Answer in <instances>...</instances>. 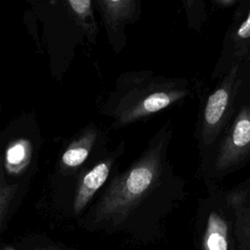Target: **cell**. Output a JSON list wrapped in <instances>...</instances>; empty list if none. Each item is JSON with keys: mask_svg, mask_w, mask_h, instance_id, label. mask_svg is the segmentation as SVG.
Wrapping results in <instances>:
<instances>
[{"mask_svg": "<svg viewBox=\"0 0 250 250\" xmlns=\"http://www.w3.org/2000/svg\"><path fill=\"white\" fill-rule=\"evenodd\" d=\"M71 14L91 43L96 42L98 34V23L94 16V2L91 0H69L67 1Z\"/></svg>", "mask_w": 250, "mask_h": 250, "instance_id": "11", "label": "cell"}, {"mask_svg": "<svg viewBox=\"0 0 250 250\" xmlns=\"http://www.w3.org/2000/svg\"><path fill=\"white\" fill-rule=\"evenodd\" d=\"M173 135V125L166 122L124 170H114L85 219L87 227L137 236L160 230L187 194V182L169 157Z\"/></svg>", "mask_w": 250, "mask_h": 250, "instance_id": "1", "label": "cell"}, {"mask_svg": "<svg viewBox=\"0 0 250 250\" xmlns=\"http://www.w3.org/2000/svg\"><path fill=\"white\" fill-rule=\"evenodd\" d=\"M18 188V185L9 184L6 181L3 165L0 162V225L10 204L16 196Z\"/></svg>", "mask_w": 250, "mask_h": 250, "instance_id": "13", "label": "cell"}, {"mask_svg": "<svg viewBox=\"0 0 250 250\" xmlns=\"http://www.w3.org/2000/svg\"><path fill=\"white\" fill-rule=\"evenodd\" d=\"M182 4L188 28L195 32H201L208 20L207 2L203 0H183Z\"/></svg>", "mask_w": 250, "mask_h": 250, "instance_id": "12", "label": "cell"}, {"mask_svg": "<svg viewBox=\"0 0 250 250\" xmlns=\"http://www.w3.org/2000/svg\"><path fill=\"white\" fill-rule=\"evenodd\" d=\"M125 149L126 143L122 141L112 150L105 152L83 174L73 199L74 214H80L98 190L107 183L114 170L118 168V159L123 156Z\"/></svg>", "mask_w": 250, "mask_h": 250, "instance_id": "8", "label": "cell"}, {"mask_svg": "<svg viewBox=\"0 0 250 250\" xmlns=\"http://www.w3.org/2000/svg\"><path fill=\"white\" fill-rule=\"evenodd\" d=\"M239 0H211L210 4L219 9H228L235 8Z\"/></svg>", "mask_w": 250, "mask_h": 250, "instance_id": "15", "label": "cell"}, {"mask_svg": "<svg viewBox=\"0 0 250 250\" xmlns=\"http://www.w3.org/2000/svg\"><path fill=\"white\" fill-rule=\"evenodd\" d=\"M250 102V63L233 65L202 99L194 129L202 162L239 109Z\"/></svg>", "mask_w": 250, "mask_h": 250, "instance_id": "3", "label": "cell"}, {"mask_svg": "<svg viewBox=\"0 0 250 250\" xmlns=\"http://www.w3.org/2000/svg\"><path fill=\"white\" fill-rule=\"evenodd\" d=\"M2 250H15V249L12 248V247H10V246H6V247H4Z\"/></svg>", "mask_w": 250, "mask_h": 250, "instance_id": "17", "label": "cell"}, {"mask_svg": "<svg viewBox=\"0 0 250 250\" xmlns=\"http://www.w3.org/2000/svg\"><path fill=\"white\" fill-rule=\"evenodd\" d=\"M35 250H64L62 248H58L55 246H49V247H42V248H36Z\"/></svg>", "mask_w": 250, "mask_h": 250, "instance_id": "16", "label": "cell"}, {"mask_svg": "<svg viewBox=\"0 0 250 250\" xmlns=\"http://www.w3.org/2000/svg\"><path fill=\"white\" fill-rule=\"evenodd\" d=\"M192 95L193 87L187 78L149 69L129 70L116 78L102 112L112 120V129H121L182 104Z\"/></svg>", "mask_w": 250, "mask_h": 250, "instance_id": "2", "label": "cell"}, {"mask_svg": "<svg viewBox=\"0 0 250 250\" xmlns=\"http://www.w3.org/2000/svg\"><path fill=\"white\" fill-rule=\"evenodd\" d=\"M227 200L233 213L236 246L238 250H250V175L227 189Z\"/></svg>", "mask_w": 250, "mask_h": 250, "instance_id": "9", "label": "cell"}, {"mask_svg": "<svg viewBox=\"0 0 250 250\" xmlns=\"http://www.w3.org/2000/svg\"><path fill=\"white\" fill-rule=\"evenodd\" d=\"M108 43L113 52L120 54L127 44L126 26L136 23L142 15L139 0H96Z\"/></svg>", "mask_w": 250, "mask_h": 250, "instance_id": "7", "label": "cell"}, {"mask_svg": "<svg viewBox=\"0 0 250 250\" xmlns=\"http://www.w3.org/2000/svg\"><path fill=\"white\" fill-rule=\"evenodd\" d=\"M205 184L206 194L200 198L196 212L200 250H231L236 242L233 213L227 200V189L219 183Z\"/></svg>", "mask_w": 250, "mask_h": 250, "instance_id": "5", "label": "cell"}, {"mask_svg": "<svg viewBox=\"0 0 250 250\" xmlns=\"http://www.w3.org/2000/svg\"><path fill=\"white\" fill-rule=\"evenodd\" d=\"M243 62L250 63V0H239L234 8L211 79L218 80L233 65Z\"/></svg>", "mask_w": 250, "mask_h": 250, "instance_id": "6", "label": "cell"}, {"mask_svg": "<svg viewBox=\"0 0 250 250\" xmlns=\"http://www.w3.org/2000/svg\"><path fill=\"white\" fill-rule=\"evenodd\" d=\"M25 156V149L22 143H19L12 146L7 152V159L10 164H19Z\"/></svg>", "mask_w": 250, "mask_h": 250, "instance_id": "14", "label": "cell"}, {"mask_svg": "<svg viewBox=\"0 0 250 250\" xmlns=\"http://www.w3.org/2000/svg\"><path fill=\"white\" fill-rule=\"evenodd\" d=\"M104 134L98 127L93 124L89 125L63 152L62 156V167L68 170L81 166L91 153L98 148V145L104 143Z\"/></svg>", "mask_w": 250, "mask_h": 250, "instance_id": "10", "label": "cell"}, {"mask_svg": "<svg viewBox=\"0 0 250 250\" xmlns=\"http://www.w3.org/2000/svg\"><path fill=\"white\" fill-rule=\"evenodd\" d=\"M250 162V102L225 129L207 157L198 163L204 182L219 183Z\"/></svg>", "mask_w": 250, "mask_h": 250, "instance_id": "4", "label": "cell"}]
</instances>
